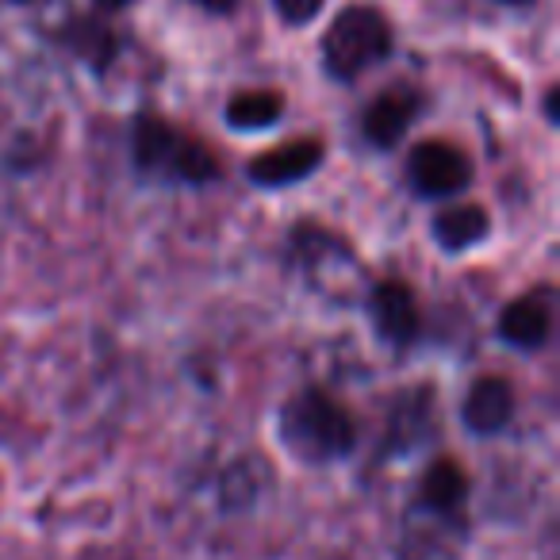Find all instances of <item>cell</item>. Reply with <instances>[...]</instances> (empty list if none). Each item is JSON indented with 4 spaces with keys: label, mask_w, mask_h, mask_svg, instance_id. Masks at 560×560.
<instances>
[{
    "label": "cell",
    "mask_w": 560,
    "mask_h": 560,
    "mask_svg": "<svg viewBox=\"0 0 560 560\" xmlns=\"http://www.w3.org/2000/svg\"><path fill=\"white\" fill-rule=\"evenodd\" d=\"M280 438L304 460H335L353 450V419L327 392L307 388L280 411Z\"/></svg>",
    "instance_id": "1"
},
{
    "label": "cell",
    "mask_w": 560,
    "mask_h": 560,
    "mask_svg": "<svg viewBox=\"0 0 560 560\" xmlns=\"http://www.w3.org/2000/svg\"><path fill=\"white\" fill-rule=\"evenodd\" d=\"M392 50V27L376 9H346L335 16V24L323 35V62L338 81H353L376 66L381 58H388Z\"/></svg>",
    "instance_id": "2"
},
{
    "label": "cell",
    "mask_w": 560,
    "mask_h": 560,
    "mask_svg": "<svg viewBox=\"0 0 560 560\" xmlns=\"http://www.w3.org/2000/svg\"><path fill=\"white\" fill-rule=\"evenodd\" d=\"M135 162H139L142 170L170 173V177L196 180V185L211 180L219 173L208 147H200L196 139L180 135L177 127H170L158 116H142L139 124H135Z\"/></svg>",
    "instance_id": "3"
},
{
    "label": "cell",
    "mask_w": 560,
    "mask_h": 560,
    "mask_svg": "<svg viewBox=\"0 0 560 560\" xmlns=\"http://www.w3.org/2000/svg\"><path fill=\"white\" fill-rule=\"evenodd\" d=\"M407 177H411V188L419 196H453L468 185L472 177V165L460 154L453 142L445 139H427L411 150L407 158Z\"/></svg>",
    "instance_id": "4"
},
{
    "label": "cell",
    "mask_w": 560,
    "mask_h": 560,
    "mask_svg": "<svg viewBox=\"0 0 560 560\" xmlns=\"http://www.w3.org/2000/svg\"><path fill=\"white\" fill-rule=\"evenodd\" d=\"M369 315L373 327L381 330L384 342L392 346H411L419 338V304H415L411 289L399 280H384L369 296Z\"/></svg>",
    "instance_id": "5"
},
{
    "label": "cell",
    "mask_w": 560,
    "mask_h": 560,
    "mask_svg": "<svg viewBox=\"0 0 560 560\" xmlns=\"http://www.w3.org/2000/svg\"><path fill=\"white\" fill-rule=\"evenodd\" d=\"M323 162V142L319 139H296V142H284V147H272L265 150L261 158L249 162V180L265 188H277V185H292V180H304L315 165Z\"/></svg>",
    "instance_id": "6"
},
{
    "label": "cell",
    "mask_w": 560,
    "mask_h": 560,
    "mask_svg": "<svg viewBox=\"0 0 560 560\" xmlns=\"http://www.w3.org/2000/svg\"><path fill=\"white\" fill-rule=\"evenodd\" d=\"M499 335L503 342L518 346V350H541L552 335V296L549 292H529L518 296L499 319Z\"/></svg>",
    "instance_id": "7"
},
{
    "label": "cell",
    "mask_w": 560,
    "mask_h": 560,
    "mask_svg": "<svg viewBox=\"0 0 560 560\" xmlns=\"http://www.w3.org/2000/svg\"><path fill=\"white\" fill-rule=\"evenodd\" d=\"M419 104L422 101L411 93V89H392V93L376 96V101L365 108L361 131H365V139L373 142V147H381V150L396 147V142L407 135V127L415 124V116H419Z\"/></svg>",
    "instance_id": "8"
},
{
    "label": "cell",
    "mask_w": 560,
    "mask_h": 560,
    "mask_svg": "<svg viewBox=\"0 0 560 560\" xmlns=\"http://www.w3.org/2000/svg\"><path fill=\"white\" fill-rule=\"evenodd\" d=\"M514 415V392L503 376H483L468 388L465 422L476 434H499Z\"/></svg>",
    "instance_id": "9"
},
{
    "label": "cell",
    "mask_w": 560,
    "mask_h": 560,
    "mask_svg": "<svg viewBox=\"0 0 560 560\" xmlns=\"http://www.w3.org/2000/svg\"><path fill=\"white\" fill-rule=\"evenodd\" d=\"M488 234V211L480 203H453L442 215L434 219V238L442 242L450 254L457 249H468Z\"/></svg>",
    "instance_id": "10"
},
{
    "label": "cell",
    "mask_w": 560,
    "mask_h": 560,
    "mask_svg": "<svg viewBox=\"0 0 560 560\" xmlns=\"http://www.w3.org/2000/svg\"><path fill=\"white\" fill-rule=\"evenodd\" d=\"M284 112V96L269 93V89H254V93H238L226 104V124L238 131H265L272 127Z\"/></svg>",
    "instance_id": "11"
},
{
    "label": "cell",
    "mask_w": 560,
    "mask_h": 560,
    "mask_svg": "<svg viewBox=\"0 0 560 560\" xmlns=\"http://www.w3.org/2000/svg\"><path fill=\"white\" fill-rule=\"evenodd\" d=\"M66 43H70L85 62H93L96 70H108L112 58H116V35H112V27H104L101 20H85V16L70 20V24H66Z\"/></svg>",
    "instance_id": "12"
},
{
    "label": "cell",
    "mask_w": 560,
    "mask_h": 560,
    "mask_svg": "<svg viewBox=\"0 0 560 560\" xmlns=\"http://www.w3.org/2000/svg\"><path fill=\"white\" fill-rule=\"evenodd\" d=\"M465 495H468V480L457 460H438V465L427 468V476H422V499H427V506L453 511V506H460Z\"/></svg>",
    "instance_id": "13"
},
{
    "label": "cell",
    "mask_w": 560,
    "mask_h": 560,
    "mask_svg": "<svg viewBox=\"0 0 560 560\" xmlns=\"http://www.w3.org/2000/svg\"><path fill=\"white\" fill-rule=\"evenodd\" d=\"M280 12V20H289V24H312L315 16H319L323 0H272Z\"/></svg>",
    "instance_id": "14"
},
{
    "label": "cell",
    "mask_w": 560,
    "mask_h": 560,
    "mask_svg": "<svg viewBox=\"0 0 560 560\" xmlns=\"http://www.w3.org/2000/svg\"><path fill=\"white\" fill-rule=\"evenodd\" d=\"M192 4H200V9L219 12V16H223V12H231L234 4H238V0H192Z\"/></svg>",
    "instance_id": "15"
},
{
    "label": "cell",
    "mask_w": 560,
    "mask_h": 560,
    "mask_svg": "<svg viewBox=\"0 0 560 560\" xmlns=\"http://www.w3.org/2000/svg\"><path fill=\"white\" fill-rule=\"evenodd\" d=\"M93 4H96L101 12H124L127 4H135V0H93Z\"/></svg>",
    "instance_id": "16"
},
{
    "label": "cell",
    "mask_w": 560,
    "mask_h": 560,
    "mask_svg": "<svg viewBox=\"0 0 560 560\" xmlns=\"http://www.w3.org/2000/svg\"><path fill=\"white\" fill-rule=\"evenodd\" d=\"M549 119L557 124V89H549Z\"/></svg>",
    "instance_id": "17"
},
{
    "label": "cell",
    "mask_w": 560,
    "mask_h": 560,
    "mask_svg": "<svg viewBox=\"0 0 560 560\" xmlns=\"http://www.w3.org/2000/svg\"><path fill=\"white\" fill-rule=\"evenodd\" d=\"M16 4H32V0H16Z\"/></svg>",
    "instance_id": "18"
},
{
    "label": "cell",
    "mask_w": 560,
    "mask_h": 560,
    "mask_svg": "<svg viewBox=\"0 0 560 560\" xmlns=\"http://www.w3.org/2000/svg\"><path fill=\"white\" fill-rule=\"evenodd\" d=\"M506 4H518V0H506Z\"/></svg>",
    "instance_id": "19"
}]
</instances>
